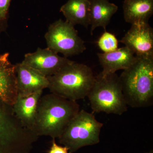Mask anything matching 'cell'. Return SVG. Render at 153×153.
Listing matches in <instances>:
<instances>
[{"label": "cell", "mask_w": 153, "mask_h": 153, "mask_svg": "<svg viewBox=\"0 0 153 153\" xmlns=\"http://www.w3.org/2000/svg\"><path fill=\"white\" fill-rule=\"evenodd\" d=\"M80 110L76 101L51 93L41 96L33 129L38 137L58 139Z\"/></svg>", "instance_id": "1"}, {"label": "cell", "mask_w": 153, "mask_h": 153, "mask_svg": "<svg viewBox=\"0 0 153 153\" xmlns=\"http://www.w3.org/2000/svg\"><path fill=\"white\" fill-rule=\"evenodd\" d=\"M136 57L120 79L128 106L147 107L153 102V57Z\"/></svg>", "instance_id": "2"}, {"label": "cell", "mask_w": 153, "mask_h": 153, "mask_svg": "<svg viewBox=\"0 0 153 153\" xmlns=\"http://www.w3.org/2000/svg\"><path fill=\"white\" fill-rule=\"evenodd\" d=\"M95 77L90 67L72 61L56 74L47 77L48 88L51 93L76 101L87 97Z\"/></svg>", "instance_id": "3"}, {"label": "cell", "mask_w": 153, "mask_h": 153, "mask_svg": "<svg viewBox=\"0 0 153 153\" xmlns=\"http://www.w3.org/2000/svg\"><path fill=\"white\" fill-rule=\"evenodd\" d=\"M38 137L22 125L12 105L0 100V153H31Z\"/></svg>", "instance_id": "4"}, {"label": "cell", "mask_w": 153, "mask_h": 153, "mask_svg": "<svg viewBox=\"0 0 153 153\" xmlns=\"http://www.w3.org/2000/svg\"><path fill=\"white\" fill-rule=\"evenodd\" d=\"M87 97L93 113L121 115L128 110L119 76L116 73L96 76Z\"/></svg>", "instance_id": "5"}, {"label": "cell", "mask_w": 153, "mask_h": 153, "mask_svg": "<svg viewBox=\"0 0 153 153\" xmlns=\"http://www.w3.org/2000/svg\"><path fill=\"white\" fill-rule=\"evenodd\" d=\"M103 123L95 118L93 113L80 110L58 138L60 144L68 148V153H74L87 146L97 144Z\"/></svg>", "instance_id": "6"}, {"label": "cell", "mask_w": 153, "mask_h": 153, "mask_svg": "<svg viewBox=\"0 0 153 153\" xmlns=\"http://www.w3.org/2000/svg\"><path fill=\"white\" fill-rule=\"evenodd\" d=\"M44 37L47 48L66 58L81 54L86 49L74 26L66 20L60 19L50 25Z\"/></svg>", "instance_id": "7"}, {"label": "cell", "mask_w": 153, "mask_h": 153, "mask_svg": "<svg viewBox=\"0 0 153 153\" xmlns=\"http://www.w3.org/2000/svg\"><path fill=\"white\" fill-rule=\"evenodd\" d=\"M72 60L61 57L49 48L38 47L34 52L25 54L22 63L48 77L56 74Z\"/></svg>", "instance_id": "8"}, {"label": "cell", "mask_w": 153, "mask_h": 153, "mask_svg": "<svg viewBox=\"0 0 153 153\" xmlns=\"http://www.w3.org/2000/svg\"><path fill=\"white\" fill-rule=\"evenodd\" d=\"M120 42L137 57H153V30L149 23L131 25Z\"/></svg>", "instance_id": "9"}, {"label": "cell", "mask_w": 153, "mask_h": 153, "mask_svg": "<svg viewBox=\"0 0 153 153\" xmlns=\"http://www.w3.org/2000/svg\"><path fill=\"white\" fill-rule=\"evenodd\" d=\"M16 65L18 95L27 97L48 88L47 76L22 62Z\"/></svg>", "instance_id": "10"}, {"label": "cell", "mask_w": 153, "mask_h": 153, "mask_svg": "<svg viewBox=\"0 0 153 153\" xmlns=\"http://www.w3.org/2000/svg\"><path fill=\"white\" fill-rule=\"evenodd\" d=\"M18 95L16 64L9 52L0 54V100L13 106Z\"/></svg>", "instance_id": "11"}, {"label": "cell", "mask_w": 153, "mask_h": 153, "mask_svg": "<svg viewBox=\"0 0 153 153\" xmlns=\"http://www.w3.org/2000/svg\"><path fill=\"white\" fill-rule=\"evenodd\" d=\"M97 55L102 68L100 74L103 76L116 73L118 70H125L137 58L133 52L126 46L108 53H97Z\"/></svg>", "instance_id": "12"}, {"label": "cell", "mask_w": 153, "mask_h": 153, "mask_svg": "<svg viewBox=\"0 0 153 153\" xmlns=\"http://www.w3.org/2000/svg\"><path fill=\"white\" fill-rule=\"evenodd\" d=\"M43 90L27 97L18 95L13 105L14 113L23 126L33 131L39 100Z\"/></svg>", "instance_id": "13"}, {"label": "cell", "mask_w": 153, "mask_h": 153, "mask_svg": "<svg viewBox=\"0 0 153 153\" xmlns=\"http://www.w3.org/2000/svg\"><path fill=\"white\" fill-rule=\"evenodd\" d=\"M89 24L91 34L93 35L96 28L102 27L106 31V27L111 17L117 11L116 5L108 0H89Z\"/></svg>", "instance_id": "14"}, {"label": "cell", "mask_w": 153, "mask_h": 153, "mask_svg": "<svg viewBox=\"0 0 153 153\" xmlns=\"http://www.w3.org/2000/svg\"><path fill=\"white\" fill-rule=\"evenodd\" d=\"M124 18L132 25L148 23L153 14V0H124Z\"/></svg>", "instance_id": "15"}, {"label": "cell", "mask_w": 153, "mask_h": 153, "mask_svg": "<svg viewBox=\"0 0 153 153\" xmlns=\"http://www.w3.org/2000/svg\"><path fill=\"white\" fill-rule=\"evenodd\" d=\"M89 0H68L60 9L66 21L75 26L81 25L88 28L89 24Z\"/></svg>", "instance_id": "16"}, {"label": "cell", "mask_w": 153, "mask_h": 153, "mask_svg": "<svg viewBox=\"0 0 153 153\" xmlns=\"http://www.w3.org/2000/svg\"><path fill=\"white\" fill-rule=\"evenodd\" d=\"M97 46L103 53L113 52L118 48V41L114 34L105 31L97 41Z\"/></svg>", "instance_id": "17"}, {"label": "cell", "mask_w": 153, "mask_h": 153, "mask_svg": "<svg viewBox=\"0 0 153 153\" xmlns=\"http://www.w3.org/2000/svg\"><path fill=\"white\" fill-rule=\"evenodd\" d=\"M12 0H0V34L8 27L9 8Z\"/></svg>", "instance_id": "18"}, {"label": "cell", "mask_w": 153, "mask_h": 153, "mask_svg": "<svg viewBox=\"0 0 153 153\" xmlns=\"http://www.w3.org/2000/svg\"><path fill=\"white\" fill-rule=\"evenodd\" d=\"M55 139H52V144L48 153H68V148L57 144Z\"/></svg>", "instance_id": "19"}, {"label": "cell", "mask_w": 153, "mask_h": 153, "mask_svg": "<svg viewBox=\"0 0 153 153\" xmlns=\"http://www.w3.org/2000/svg\"><path fill=\"white\" fill-rule=\"evenodd\" d=\"M145 153H153V150H151L149 151V152H147Z\"/></svg>", "instance_id": "20"}]
</instances>
